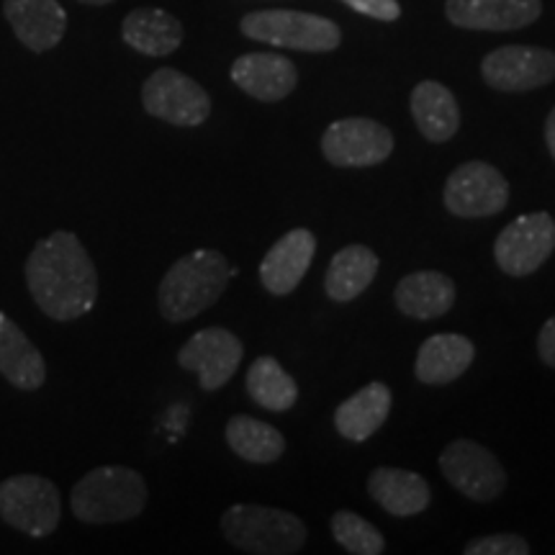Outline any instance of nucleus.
<instances>
[{
  "instance_id": "nucleus-8",
  "label": "nucleus",
  "mask_w": 555,
  "mask_h": 555,
  "mask_svg": "<svg viewBox=\"0 0 555 555\" xmlns=\"http://www.w3.org/2000/svg\"><path fill=\"white\" fill-rule=\"evenodd\" d=\"M442 201L457 219L496 217L509 206V183L494 165L468 159L448 176Z\"/></svg>"
},
{
  "instance_id": "nucleus-1",
  "label": "nucleus",
  "mask_w": 555,
  "mask_h": 555,
  "mask_svg": "<svg viewBox=\"0 0 555 555\" xmlns=\"http://www.w3.org/2000/svg\"><path fill=\"white\" fill-rule=\"evenodd\" d=\"M24 270L34 304L54 322H73L95 307L99 270L73 232L37 242Z\"/></svg>"
},
{
  "instance_id": "nucleus-24",
  "label": "nucleus",
  "mask_w": 555,
  "mask_h": 555,
  "mask_svg": "<svg viewBox=\"0 0 555 555\" xmlns=\"http://www.w3.org/2000/svg\"><path fill=\"white\" fill-rule=\"evenodd\" d=\"M121 37L147 57H168L183 44V24L163 9H134L124 18Z\"/></svg>"
},
{
  "instance_id": "nucleus-19",
  "label": "nucleus",
  "mask_w": 555,
  "mask_h": 555,
  "mask_svg": "<svg viewBox=\"0 0 555 555\" xmlns=\"http://www.w3.org/2000/svg\"><path fill=\"white\" fill-rule=\"evenodd\" d=\"M474 360L476 345L468 337L442 332V335L427 337L420 345L414 360V376L427 386H446L461 378Z\"/></svg>"
},
{
  "instance_id": "nucleus-10",
  "label": "nucleus",
  "mask_w": 555,
  "mask_h": 555,
  "mask_svg": "<svg viewBox=\"0 0 555 555\" xmlns=\"http://www.w3.org/2000/svg\"><path fill=\"white\" fill-rule=\"evenodd\" d=\"M391 129L376 119L350 116L330 124L322 134V155L335 168H376L393 155Z\"/></svg>"
},
{
  "instance_id": "nucleus-22",
  "label": "nucleus",
  "mask_w": 555,
  "mask_h": 555,
  "mask_svg": "<svg viewBox=\"0 0 555 555\" xmlns=\"http://www.w3.org/2000/svg\"><path fill=\"white\" fill-rule=\"evenodd\" d=\"M409 108H412V119L420 134L433 144L450 142L461 129V108H457L453 90L437 80L416 82Z\"/></svg>"
},
{
  "instance_id": "nucleus-18",
  "label": "nucleus",
  "mask_w": 555,
  "mask_h": 555,
  "mask_svg": "<svg viewBox=\"0 0 555 555\" xmlns=\"http://www.w3.org/2000/svg\"><path fill=\"white\" fill-rule=\"evenodd\" d=\"M457 298V288L453 278H448L440 270H416L397 283L393 301L397 309L409 319L429 322L448 314Z\"/></svg>"
},
{
  "instance_id": "nucleus-17",
  "label": "nucleus",
  "mask_w": 555,
  "mask_h": 555,
  "mask_svg": "<svg viewBox=\"0 0 555 555\" xmlns=\"http://www.w3.org/2000/svg\"><path fill=\"white\" fill-rule=\"evenodd\" d=\"M3 16L31 52H50L67 31V13L57 0H3Z\"/></svg>"
},
{
  "instance_id": "nucleus-12",
  "label": "nucleus",
  "mask_w": 555,
  "mask_h": 555,
  "mask_svg": "<svg viewBox=\"0 0 555 555\" xmlns=\"http://www.w3.org/2000/svg\"><path fill=\"white\" fill-rule=\"evenodd\" d=\"M481 78L499 93H527L555 80V52L545 47L506 44L481 60Z\"/></svg>"
},
{
  "instance_id": "nucleus-33",
  "label": "nucleus",
  "mask_w": 555,
  "mask_h": 555,
  "mask_svg": "<svg viewBox=\"0 0 555 555\" xmlns=\"http://www.w3.org/2000/svg\"><path fill=\"white\" fill-rule=\"evenodd\" d=\"M78 3H86V5H108V3H114V0H78Z\"/></svg>"
},
{
  "instance_id": "nucleus-31",
  "label": "nucleus",
  "mask_w": 555,
  "mask_h": 555,
  "mask_svg": "<svg viewBox=\"0 0 555 555\" xmlns=\"http://www.w3.org/2000/svg\"><path fill=\"white\" fill-rule=\"evenodd\" d=\"M538 356L547 367H555V317L545 319L538 335Z\"/></svg>"
},
{
  "instance_id": "nucleus-2",
  "label": "nucleus",
  "mask_w": 555,
  "mask_h": 555,
  "mask_svg": "<svg viewBox=\"0 0 555 555\" xmlns=\"http://www.w3.org/2000/svg\"><path fill=\"white\" fill-rule=\"evenodd\" d=\"M237 268L219 249H196L170 266L157 291V309L172 324L189 322L219 301Z\"/></svg>"
},
{
  "instance_id": "nucleus-28",
  "label": "nucleus",
  "mask_w": 555,
  "mask_h": 555,
  "mask_svg": "<svg viewBox=\"0 0 555 555\" xmlns=\"http://www.w3.org/2000/svg\"><path fill=\"white\" fill-rule=\"evenodd\" d=\"M332 535L347 553L352 555H380L386 551V540L376 525L367 522L356 512H337L332 517Z\"/></svg>"
},
{
  "instance_id": "nucleus-14",
  "label": "nucleus",
  "mask_w": 555,
  "mask_h": 555,
  "mask_svg": "<svg viewBox=\"0 0 555 555\" xmlns=\"http://www.w3.org/2000/svg\"><path fill=\"white\" fill-rule=\"evenodd\" d=\"M446 16L457 29L517 31L543 16V0H446Z\"/></svg>"
},
{
  "instance_id": "nucleus-20",
  "label": "nucleus",
  "mask_w": 555,
  "mask_h": 555,
  "mask_svg": "<svg viewBox=\"0 0 555 555\" xmlns=\"http://www.w3.org/2000/svg\"><path fill=\"white\" fill-rule=\"evenodd\" d=\"M367 494L391 517H416L433 502V489L425 476L388 466L367 476Z\"/></svg>"
},
{
  "instance_id": "nucleus-4",
  "label": "nucleus",
  "mask_w": 555,
  "mask_h": 555,
  "mask_svg": "<svg viewBox=\"0 0 555 555\" xmlns=\"http://www.w3.org/2000/svg\"><path fill=\"white\" fill-rule=\"evenodd\" d=\"M221 532L237 551L255 555H294L307 545V525L286 509L262 504H232L221 517Z\"/></svg>"
},
{
  "instance_id": "nucleus-21",
  "label": "nucleus",
  "mask_w": 555,
  "mask_h": 555,
  "mask_svg": "<svg viewBox=\"0 0 555 555\" xmlns=\"http://www.w3.org/2000/svg\"><path fill=\"white\" fill-rule=\"evenodd\" d=\"M391 386H386L384 380H373L335 409V429L350 442L371 440L391 414Z\"/></svg>"
},
{
  "instance_id": "nucleus-27",
  "label": "nucleus",
  "mask_w": 555,
  "mask_h": 555,
  "mask_svg": "<svg viewBox=\"0 0 555 555\" xmlns=\"http://www.w3.org/2000/svg\"><path fill=\"white\" fill-rule=\"evenodd\" d=\"M245 386L255 404L275 414L288 412L298 401V386L294 376L270 356H262L249 365Z\"/></svg>"
},
{
  "instance_id": "nucleus-29",
  "label": "nucleus",
  "mask_w": 555,
  "mask_h": 555,
  "mask_svg": "<svg viewBox=\"0 0 555 555\" xmlns=\"http://www.w3.org/2000/svg\"><path fill=\"white\" fill-rule=\"evenodd\" d=\"M466 555H527L530 545L525 538L515 535V532H499V535L476 538L463 547Z\"/></svg>"
},
{
  "instance_id": "nucleus-32",
  "label": "nucleus",
  "mask_w": 555,
  "mask_h": 555,
  "mask_svg": "<svg viewBox=\"0 0 555 555\" xmlns=\"http://www.w3.org/2000/svg\"><path fill=\"white\" fill-rule=\"evenodd\" d=\"M545 144H547V152H551V157L555 159V106L545 119Z\"/></svg>"
},
{
  "instance_id": "nucleus-11",
  "label": "nucleus",
  "mask_w": 555,
  "mask_h": 555,
  "mask_svg": "<svg viewBox=\"0 0 555 555\" xmlns=\"http://www.w3.org/2000/svg\"><path fill=\"white\" fill-rule=\"evenodd\" d=\"M440 470L453 489L478 504H491L504 494L506 474L499 457L474 440H453L442 450Z\"/></svg>"
},
{
  "instance_id": "nucleus-15",
  "label": "nucleus",
  "mask_w": 555,
  "mask_h": 555,
  "mask_svg": "<svg viewBox=\"0 0 555 555\" xmlns=\"http://www.w3.org/2000/svg\"><path fill=\"white\" fill-rule=\"evenodd\" d=\"M317 255V237L298 227L283 234L260 262V283L268 294L288 296L301 286Z\"/></svg>"
},
{
  "instance_id": "nucleus-16",
  "label": "nucleus",
  "mask_w": 555,
  "mask_h": 555,
  "mask_svg": "<svg viewBox=\"0 0 555 555\" xmlns=\"http://www.w3.org/2000/svg\"><path fill=\"white\" fill-rule=\"evenodd\" d=\"M232 82L255 101L275 103L288 99L298 86L296 65L278 52H249L234 60Z\"/></svg>"
},
{
  "instance_id": "nucleus-7",
  "label": "nucleus",
  "mask_w": 555,
  "mask_h": 555,
  "mask_svg": "<svg viewBox=\"0 0 555 555\" xmlns=\"http://www.w3.org/2000/svg\"><path fill=\"white\" fill-rule=\"evenodd\" d=\"M142 106L159 121L193 129L201 127L211 114V95L180 69L159 67L144 82Z\"/></svg>"
},
{
  "instance_id": "nucleus-5",
  "label": "nucleus",
  "mask_w": 555,
  "mask_h": 555,
  "mask_svg": "<svg viewBox=\"0 0 555 555\" xmlns=\"http://www.w3.org/2000/svg\"><path fill=\"white\" fill-rule=\"evenodd\" d=\"M247 39L294 52H335L343 44V31L335 21L307 11H253L240 21Z\"/></svg>"
},
{
  "instance_id": "nucleus-13",
  "label": "nucleus",
  "mask_w": 555,
  "mask_h": 555,
  "mask_svg": "<svg viewBox=\"0 0 555 555\" xmlns=\"http://www.w3.org/2000/svg\"><path fill=\"white\" fill-rule=\"evenodd\" d=\"M242 358H245V345L234 332L206 327L180 347L178 365L183 371L196 373L204 391H219L237 373Z\"/></svg>"
},
{
  "instance_id": "nucleus-3",
  "label": "nucleus",
  "mask_w": 555,
  "mask_h": 555,
  "mask_svg": "<svg viewBox=\"0 0 555 555\" xmlns=\"http://www.w3.org/2000/svg\"><path fill=\"white\" fill-rule=\"evenodd\" d=\"M69 506L86 525L129 522L147 506V481L127 466L93 468L73 486Z\"/></svg>"
},
{
  "instance_id": "nucleus-23",
  "label": "nucleus",
  "mask_w": 555,
  "mask_h": 555,
  "mask_svg": "<svg viewBox=\"0 0 555 555\" xmlns=\"http://www.w3.org/2000/svg\"><path fill=\"white\" fill-rule=\"evenodd\" d=\"M0 376L21 391H37L47 380V363L37 345L0 311Z\"/></svg>"
},
{
  "instance_id": "nucleus-9",
  "label": "nucleus",
  "mask_w": 555,
  "mask_h": 555,
  "mask_svg": "<svg viewBox=\"0 0 555 555\" xmlns=\"http://www.w3.org/2000/svg\"><path fill=\"white\" fill-rule=\"evenodd\" d=\"M555 253V219L547 211L522 214L509 221L494 242V260L509 278L538 273Z\"/></svg>"
},
{
  "instance_id": "nucleus-26",
  "label": "nucleus",
  "mask_w": 555,
  "mask_h": 555,
  "mask_svg": "<svg viewBox=\"0 0 555 555\" xmlns=\"http://www.w3.org/2000/svg\"><path fill=\"white\" fill-rule=\"evenodd\" d=\"M227 446L232 453L247 463H275L278 457L286 453V437L268 422L255 420L249 414H237L227 422Z\"/></svg>"
},
{
  "instance_id": "nucleus-6",
  "label": "nucleus",
  "mask_w": 555,
  "mask_h": 555,
  "mask_svg": "<svg viewBox=\"0 0 555 555\" xmlns=\"http://www.w3.org/2000/svg\"><path fill=\"white\" fill-rule=\"evenodd\" d=\"M0 519L29 538H47L62 519L60 491L50 478L21 474L0 483Z\"/></svg>"
},
{
  "instance_id": "nucleus-25",
  "label": "nucleus",
  "mask_w": 555,
  "mask_h": 555,
  "mask_svg": "<svg viewBox=\"0 0 555 555\" xmlns=\"http://www.w3.org/2000/svg\"><path fill=\"white\" fill-rule=\"evenodd\" d=\"M378 258L367 245H347L330 260L324 291L332 301L347 304L367 291L378 275Z\"/></svg>"
},
{
  "instance_id": "nucleus-30",
  "label": "nucleus",
  "mask_w": 555,
  "mask_h": 555,
  "mask_svg": "<svg viewBox=\"0 0 555 555\" xmlns=\"http://www.w3.org/2000/svg\"><path fill=\"white\" fill-rule=\"evenodd\" d=\"M343 3L347 5V9L360 13V16L386 21V24L399 21V16H401L399 0H343Z\"/></svg>"
}]
</instances>
